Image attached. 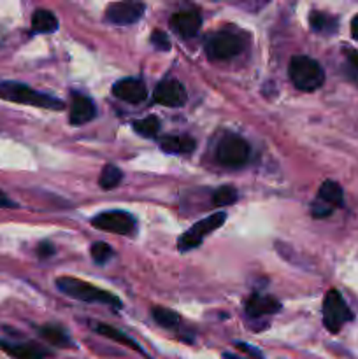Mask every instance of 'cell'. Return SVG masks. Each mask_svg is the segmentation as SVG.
I'll use <instances>...</instances> for the list:
<instances>
[{"instance_id": "6da1fadb", "label": "cell", "mask_w": 358, "mask_h": 359, "mask_svg": "<svg viewBox=\"0 0 358 359\" xmlns=\"http://www.w3.org/2000/svg\"><path fill=\"white\" fill-rule=\"evenodd\" d=\"M56 287L62 293H65L67 297L74 298V300L86 302V304H104L114 309H121L123 305L116 294L100 290V287L86 283V280L76 279V277H58Z\"/></svg>"}, {"instance_id": "7a4b0ae2", "label": "cell", "mask_w": 358, "mask_h": 359, "mask_svg": "<svg viewBox=\"0 0 358 359\" xmlns=\"http://www.w3.org/2000/svg\"><path fill=\"white\" fill-rule=\"evenodd\" d=\"M0 98L7 102H14V104L23 105H34V107L42 109H60L65 107L62 100L51 95L39 93V91L32 90L30 86L23 83H0Z\"/></svg>"}, {"instance_id": "3957f363", "label": "cell", "mask_w": 358, "mask_h": 359, "mask_svg": "<svg viewBox=\"0 0 358 359\" xmlns=\"http://www.w3.org/2000/svg\"><path fill=\"white\" fill-rule=\"evenodd\" d=\"M288 74H290V79L295 88L302 91H314L325 83V70L321 69V65L316 60L304 55L293 56L290 60Z\"/></svg>"}, {"instance_id": "277c9868", "label": "cell", "mask_w": 358, "mask_h": 359, "mask_svg": "<svg viewBox=\"0 0 358 359\" xmlns=\"http://www.w3.org/2000/svg\"><path fill=\"white\" fill-rule=\"evenodd\" d=\"M216 158L221 165L230 168H237L246 165L249 160V146L242 137L235 133H227L221 137L216 147Z\"/></svg>"}, {"instance_id": "5b68a950", "label": "cell", "mask_w": 358, "mask_h": 359, "mask_svg": "<svg viewBox=\"0 0 358 359\" xmlns=\"http://www.w3.org/2000/svg\"><path fill=\"white\" fill-rule=\"evenodd\" d=\"M351 319H353V314H351L350 307L340 297L339 291L330 290L326 293L325 302H323V323H325L326 330L337 333Z\"/></svg>"}, {"instance_id": "8992f818", "label": "cell", "mask_w": 358, "mask_h": 359, "mask_svg": "<svg viewBox=\"0 0 358 359\" xmlns=\"http://www.w3.org/2000/svg\"><path fill=\"white\" fill-rule=\"evenodd\" d=\"M242 49H244V41L232 32H218L206 41V55L209 60H230Z\"/></svg>"}, {"instance_id": "52a82bcc", "label": "cell", "mask_w": 358, "mask_h": 359, "mask_svg": "<svg viewBox=\"0 0 358 359\" xmlns=\"http://www.w3.org/2000/svg\"><path fill=\"white\" fill-rule=\"evenodd\" d=\"M225 221H227V214L221 212V210L220 212H214L213 216L206 217V219L199 221V223L193 224L190 230H186L185 233L179 237L178 249L179 251L186 252L193 248H199V245L202 244L204 237L209 233H213L214 230H218V228H220Z\"/></svg>"}, {"instance_id": "ba28073f", "label": "cell", "mask_w": 358, "mask_h": 359, "mask_svg": "<svg viewBox=\"0 0 358 359\" xmlns=\"http://www.w3.org/2000/svg\"><path fill=\"white\" fill-rule=\"evenodd\" d=\"M97 230L111 231L116 235H132L135 231V219L132 214L125 212V210H107V212H100L91 219Z\"/></svg>"}, {"instance_id": "9c48e42d", "label": "cell", "mask_w": 358, "mask_h": 359, "mask_svg": "<svg viewBox=\"0 0 358 359\" xmlns=\"http://www.w3.org/2000/svg\"><path fill=\"white\" fill-rule=\"evenodd\" d=\"M186 98L188 95H186L185 86L175 79L161 81L153 91V100L165 107H181L186 104Z\"/></svg>"}, {"instance_id": "30bf717a", "label": "cell", "mask_w": 358, "mask_h": 359, "mask_svg": "<svg viewBox=\"0 0 358 359\" xmlns=\"http://www.w3.org/2000/svg\"><path fill=\"white\" fill-rule=\"evenodd\" d=\"M142 13L144 4L140 2H114L105 11V18L114 25H132L140 20Z\"/></svg>"}, {"instance_id": "8fae6325", "label": "cell", "mask_w": 358, "mask_h": 359, "mask_svg": "<svg viewBox=\"0 0 358 359\" xmlns=\"http://www.w3.org/2000/svg\"><path fill=\"white\" fill-rule=\"evenodd\" d=\"M172 32L178 34L179 37L190 39L199 32L200 25H202V18H200L199 11L188 9V11H179L168 21Z\"/></svg>"}, {"instance_id": "7c38bea8", "label": "cell", "mask_w": 358, "mask_h": 359, "mask_svg": "<svg viewBox=\"0 0 358 359\" xmlns=\"http://www.w3.org/2000/svg\"><path fill=\"white\" fill-rule=\"evenodd\" d=\"M112 93L118 97L119 100L128 102V104H140L146 100L147 90L144 86L142 81L133 79V77H126V79H119L118 83L112 86Z\"/></svg>"}, {"instance_id": "4fadbf2b", "label": "cell", "mask_w": 358, "mask_h": 359, "mask_svg": "<svg viewBox=\"0 0 358 359\" xmlns=\"http://www.w3.org/2000/svg\"><path fill=\"white\" fill-rule=\"evenodd\" d=\"M97 111H95V104L86 97V95L74 93L72 102H70V112L69 121L72 126H81L90 123L95 118Z\"/></svg>"}, {"instance_id": "5bb4252c", "label": "cell", "mask_w": 358, "mask_h": 359, "mask_svg": "<svg viewBox=\"0 0 358 359\" xmlns=\"http://www.w3.org/2000/svg\"><path fill=\"white\" fill-rule=\"evenodd\" d=\"M281 304L277 300H274L272 297H267V294H251L249 300L246 302V314L249 318H262V316L274 314V312L279 311Z\"/></svg>"}, {"instance_id": "9a60e30c", "label": "cell", "mask_w": 358, "mask_h": 359, "mask_svg": "<svg viewBox=\"0 0 358 359\" xmlns=\"http://www.w3.org/2000/svg\"><path fill=\"white\" fill-rule=\"evenodd\" d=\"M160 147L168 154H190L195 151L197 142L190 135H167L161 139Z\"/></svg>"}, {"instance_id": "2e32d148", "label": "cell", "mask_w": 358, "mask_h": 359, "mask_svg": "<svg viewBox=\"0 0 358 359\" xmlns=\"http://www.w3.org/2000/svg\"><path fill=\"white\" fill-rule=\"evenodd\" d=\"M318 202L325 203V205L330 207V209L343 207L344 203L343 188H340L336 181H325L318 191Z\"/></svg>"}, {"instance_id": "e0dca14e", "label": "cell", "mask_w": 358, "mask_h": 359, "mask_svg": "<svg viewBox=\"0 0 358 359\" xmlns=\"http://www.w3.org/2000/svg\"><path fill=\"white\" fill-rule=\"evenodd\" d=\"M0 349L6 351L9 356L16 359H44L46 354L39 347L30 346V344H9L0 340Z\"/></svg>"}, {"instance_id": "ac0fdd59", "label": "cell", "mask_w": 358, "mask_h": 359, "mask_svg": "<svg viewBox=\"0 0 358 359\" xmlns=\"http://www.w3.org/2000/svg\"><path fill=\"white\" fill-rule=\"evenodd\" d=\"M32 28L37 34H53L58 28V18L48 9H37L32 16Z\"/></svg>"}, {"instance_id": "d6986e66", "label": "cell", "mask_w": 358, "mask_h": 359, "mask_svg": "<svg viewBox=\"0 0 358 359\" xmlns=\"http://www.w3.org/2000/svg\"><path fill=\"white\" fill-rule=\"evenodd\" d=\"M93 330L97 333H100L102 337H105V339H111V340H114V342L123 344V346H126V347H130V349L137 351V353H142V349H140L139 344H135L132 339H128L125 333L118 332V330L112 328V326L102 325V323H98V325H93Z\"/></svg>"}, {"instance_id": "ffe728a7", "label": "cell", "mask_w": 358, "mask_h": 359, "mask_svg": "<svg viewBox=\"0 0 358 359\" xmlns=\"http://www.w3.org/2000/svg\"><path fill=\"white\" fill-rule=\"evenodd\" d=\"M39 333H41V337L46 340V342L53 344L55 347L70 346L69 335H67L63 330L56 328V326H42V328L39 330Z\"/></svg>"}, {"instance_id": "44dd1931", "label": "cell", "mask_w": 358, "mask_h": 359, "mask_svg": "<svg viewBox=\"0 0 358 359\" xmlns=\"http://www.w3.org/2000/svg\"><path fill=\"white\" fill-rule=\"evenodd\" d=\"M151 316H153L154 321H157L160 326H164V328L172 330V328H178V326L181 325V318H179L174 311H171V309L154 307L153 311H151Z\"/></svg>"}, {"instance_id": "7402d4cb", "label": "cell", "mask_w": 358, "mask_h": 359, "mask_svg": "<svg viewBox=\"0 0 358 359\" xmlns=\"http://www.w3.org/2000/svg\"><path fill=\"white\" fill-rule=\"evenodd\" d=\"M121 179H123V174L116 165H105V167L102 168L98 182H100V186L104 189H112L116 188V186H119Z\"/></svg>"}, {"instance_id": "603a6c76", "label": "cell", "mask_w": 358, "mask_h": 359, "mask_svg": "<svg viewBox=\"0 0 358 359\" xmlns=\"http://www.w3.org/2000/svg\"><path fill=\"white\" fill-rule=\"evenodd\" d=\"M133 130L142 137H154L160 130V121L157 116H147V118L133 121Z\"/></svg>"}, {"instance_id": "cb8c5ba5", "label": "cell", "mask_w": 358, "mask_h": 359, "mask_svg": "<svg viewBox=\"0 0 358 359\" xmlns=\"http://www.w3.org/2000/svg\"><path fill=\"white\" fill-rule=\"evenodd\" d=\"M237 202V191L230 186H223V188L216 189L213 195V203L216 207H227Z\"/></svg>"}, {"instance_id": "d4e9b609", "label": "cell", "mask_w": 358, "mask_h": 359, "mask_svg": "<svg viewBox=\"0 0 358 359\" xmlns=\"http://www.w3.org/2000/svg\"><path fill=\"white\" fill-rule=\"evenodd\" d=\"M112 256H114V251H112L111 245L105 244V242H95V244L91 245V258H93V262L98 263V265L107 263Z\"/></svg>"}, {"instance_id": "484cf974", "label": "cell", "mask_w": 358, "mask_h": 359, "mask_svg": "<svg viewBox=\"0 0 358 359\" xmlns=\"http://www.w3.org/2000/svg\"><path fill=\"white\" fill-rule=\"evenodd\" d=\"M336 20L326 16L325 13H312L311 14V27L316 32H336Z\"/></svg>"}, {"instance_id": "4316f807", "label": "cell", "mask_w": 358, "mask_h": 359, "mask_svg": "<svg viewBox=\"0 0 358 359\" xmlns=\"http://www.w3.org/2000/svg\"><path fill=\"white\" fill-rule=\"evenodd\" d=\"M151 44H153L157 49H160V51H168V49H171L168 37L165 35V32L161 30H154L153 34H151Z\"/></svg>"}, {"instance_id": "83f0119b", "label": "cell", "mask_w": 358, "mask_h": 359, "mask_svg": "<svg viewBox=\"0 0 358 359\" xmlns=\"http://www.w3.org/2000/svg\"><path fill=\"white\" fill-rule=\"evenodd\" d=\"M37 255L41 256V258H48V256L55 255V248H53L49 242H42V244L37 248Z\"/></svg>"}, {"instance_id": "f1b7e54d", "label": "cell", "mask_w": 358, "mask_h": 359, "mask_svg": "<svg viewBox=\"0 0 358 359\" xmlns=\"http://www.w3.org/2000/svg\"><path fill=\"white\" fill-rule=\"evenodd\" d=\"M237 347H239V349L244 351V353H248V354H251V356H255L256 359L260 358V353H258V351L253 349V347H249V346H246V344H237Z\"/></svg>"}, {"instance_id": "f546056e", "label": "cell", "mask_w": 358, "mask_h": 359, "mask_svg": "<svg viewBox=\"0 0 358 359\" xmlns=\"http://www.w3.org/2000/svg\"><path fill=\"white\" fill-rule=\"evenodd\" d=\"M351 35L358 41V14L353 18V21H351Z\"/></svg>"}, {"instance_id": "4dcf8cb0", "label": "cell", "mask_w": 358, "mask_h": 359, "mask_svg": "<svg viewBox=\"0 0 358 359\" xmlns=\"http://www.w3.org/2000/svg\"><path fill=\"white\" fill-rule=\"evenodd\" d=\"M14 205H16V203L11 202V200L7 198L2 191H0V207H14Z\"/></svg>"}, {"instance_id": "1f68e13d", "label": "cell", "mask_w": 358, "mask_h": 359, "mask_svg": "<svg viewBox=\"0 0 358 359\" xmlns=\"http://www.w3.org/2000/svg\"><path fill=\"white\" fill-rule=\"evenodd\" d=\"M223 358L225 359H242V358H237V356H232V354H225Z\"/></svg>"}]
</instances>
